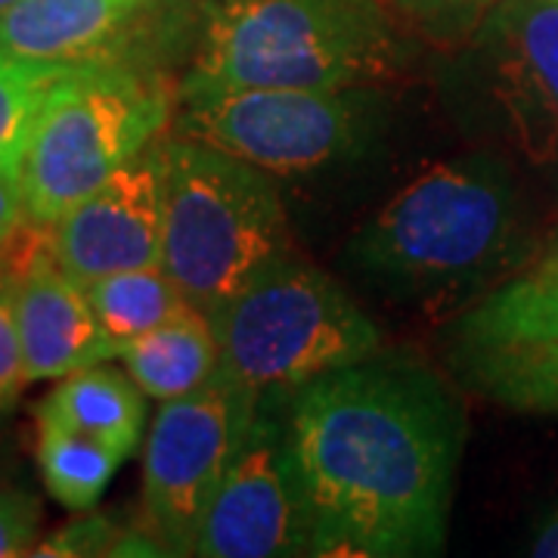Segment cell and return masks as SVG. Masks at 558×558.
<instances>
[{
	"label": "cell",
	"mask_w": 558,
	"mask_h": 558,
	"mask_svg": "<svg viewBox=\"0 0 558 558\" xmlns=\"http://www.w3.org/2000/svg\"><path fill=\"white\" fill-rule=\"evenodd\" d=\"M72 428L106 444L112 453L128 459L137 450L146 425V395L128 369H112L106 363L78 369L53 388L44 400Z\"/></svg>",
	"instance_id": "16"
},
{
	"label": "cell",
	"mask_w": 558,
	"mask_h": 558,
	"mask_svg": "<svg viewBox=\"0 0 558 558\" xmlns=\"http://www.w3.org/2000/svg\"><path fill=\"white\" fill-rule=\"evenodd\" d=\"M531 556L558 558V509L539 524L537 537L531 539Z\"/></svg>",
	"instance_id": "25"
},
{
	"label": "cell",
	"mask_w": 558,
	"mask_h": 558,
	"mask_svg": "<svg viewBox=\"0 0 558 558\" xmlns=\"http://www.w3.org/2000/svg\"><path fill=\"white\" fill-rule=\"evenodd\" d=\"M165 245V146L153 143L121 165L87 199L50 227V255L81 286L161 267Z\"/></svg>",
	"instance_id": "12"
},
{
	"label": "cell",
	"mask_w": 558,
	"mask_h": 558,
	"mask_svg": "<svg viewBox=\"0 0 558 558\" xmlns=\"http://www.w3.org/2000/svg\"><path fill=\"white\" fill-rule=\"evenodd\" d=\"M161 270L215 317L264 267L289 255L274 174L199 140H165Z\"/></svg>",
	"instance_id": "3"
},
{
	"label": "cell",
	"mask_w": 558,
	"mask_h": 558,
	"mask_svg": "<svg viewBox=\"0 0 558 558\" xmlns=\"http://www.w3.org/2000/svg\"><path fill=\"white\" fill-rule=\"evenodd\" d=\"M35 418H38L40 478L47 484L50 497L72 512L94 509L121 465V457L100 440L72 428L44 400L35 410Z\"/></svg>",
	"instance_id": "17"
},
{
	"label": "cell",
	"mask_w": 558,
	"mask_h": 558,
	"mask_svg": "<svg viewBox=\"0 0 558 558\" xmlns=\"http://www.w3.org/2000/svg\"><path fill=\"white\" fill-rule=\"evenodd\" d=\"M289 398H260L255 422L208 502L202 558L311 556V521L286 444Z\"/></svg>",
	"instance_id": "11"
},
{
	"label": "cell",
	"mask_w": 558,
	"mask_h": 558,
	"mask_svg": "<svg viewBox=\"0 0 558 558\" xmlns=\"http://www.w3.org/2000/svg\"><path fill=\"white\" fill-rule=\"evenodd\" d=\"M258 398L218 369L193 395L165 400L143 457V524L168 556H196L202 519L240 453Z\"/></svg>",
	"instance_id": "7"
},
{
	"label": "cell",
	"mask_w": 558,
	"mask_h": 558,
	"mask_svg": "<svg viewBox=\"0 0 558 558\" xmlns=\"http://www.w3.org/2000/svg\"><path fill=\"white\" fill-rule=\"evenodd\" d=\"M3 282H7V277H3V267H0V286H3Z\"/></svg>",
	"instance_id": "29"
},
{
	"label": "cell",
	"mask_w": 558,
	"mask_h": 558,
	"mask_svg": "<svg viewBox=\"0 0 558 558\" xmlns=\"http://www.w3.org/2000/svg\"><path fill=\"white\" fill-rule=\"evenodd\" d=\"M537 270H546V274H558V236L553 240V245L546 248V255L537 264Z\"/></svg>",
	"instance_id": "26"
},
{
	"label": "cell",
	"mask_w": 558,
	"mask_h": 558,
	"mask_svg": "<svg viewBox=\"0 0 558 558\" xmlns=\"http://www.w3.org/2000/svg\"><path fill=\"white\" fill-rule=\"evenodd\" d=\"M220 369L255 398H292L326 373L376 357L379 326L339 282L292 252L211 317Z\"/></svg>",
	"instance_id": "4"
},
{
	"label": "cell",
	"mask_w": 558,
	"mask_h": 558,
	"mask_svg": "<svg viewBox=\"0 0 558 558\" xmlns=\"http://www.w3.org/2000/svg\"><path fill=\"white\" fill-rule=\"evenodd\" d=\"M469 50L494 131L524 161L558 165V0H499Z\"/></svg>",
	"instance_id": "10"
},
{
	"label": "cell",
	"mask_w": 558,
	"mask_h": 558,
	"mask_svg": "<svg viewBox=\"0 0 558 558\" xmlns=\"http://www.w3.org/2000/svg\"><path fill=\"white\" fill-rule=\"evenodd\" d=\"M84 292L116 348L193 311L190 299L161 267L109 274L87 282Z\"/></svg>",
	"instance_id": "18"
},
{
	"label": "cell",
	"mask_w": 558,
	"mask_h": 558,
	"mask_svg": "<svg viewBox=\"0 0 558 558\" xmlns=\"http://www.w3.org/2000/svg\"><path fill=\"white\" fill-rule=\"evenodd\" d=\"M519 230L515 186L497 159L428 165L351 242L373 277L438 286L497 267Z\"/></svg>",
	"instance_id": "6"
},
{
	"label": "cell",
	"mask_w": 558,
	"mask_h": 558,
	"mask_svg": "<svg viewBox=\"0 0 558 558\" xmlns=\"http://www.w3.org/2000/svg\"><path fill=\"white\" fill-rule=\"evenodd\" d=\"M450 363L481 398L558 416V274L531 270L457 323Z\"/></svg>",
	"instance_id": "9"
},
{
	"label": "cell",
	"mask_w": 558,
	"mask_h": 558,
	"mask_svg": "<svg viewBox=\"0 0 558 558\" xmlns=\"http://www.w3.org/2000/svg\"><path fill=\"white\" fill-rule=\"evenodd\" d=\"M13 314L28 381L65 379L119 357L84 286L53 255H38L13 282Z\"/></svg>",
	"instance_id": "13"
},
{
	"label": "cell",
	"mask_w": 558,
	"mask_h": 558,
	"mask_svg": "<svg viewBox=\"0 0 558 558\" xmlns=\"http://www.w3.org/2000/svg\"><path fill=\"white\" fill-rule=\"evenodd\" d=\"M418 28L438 38L472 35L499 0H385Z\"/></svg>",
	"instance_id": "20"
},
{
	"label": "cell",
	"mask_w": 558,
	"mask_h": 558,
	"mask_svg": "<svg viewBox=\"0 0 558 558\" xmlns=\"http://www.w3.org/2000/svg\"><path fill=\"white\" fill-rule=\"evenodd\" d=\"M156 0H20L0 13V57L40 65H78L106 53Z\"/></svg>",
	"instance_id": "14"
},
{
	"label": "cell",
	"mask_w": 558,
	"mask_h": 558,
	"mask_svg": "<svg viewBox=\"0 0 558 558\" xmlns=\"http://www.w3.org/2000/svg\"><path fill=\"white\" fill-rule=\"evenodd\" d=\"M168 119L171 97L159 78L109 60L72 65L50 87L25 146L20 186L28 223L50 230L153 146Z\"/></svg>",
	"instance_id": "5"
},
{
	"label": "cell",
	"mask_w": 558,
	"mask_h": 558,
	"mask_svg": "<svg viewBox=\"0 0 558 558\" xmlns=\"http://www.w3.org/2000/svg\"><path fill=\"white\" fill-rule=\"evenodd\" d=\"M119 527L109 515H87L60 527L57 534L40 539L32 556L75 558V556H112V546L119 539Z\"/></svg>",
	"instance_id": "21"
},
{
	"label": "cell",
	"mask_w": 558,
	"mask_h": 558,
	"mask_svg": "<svg viewBox=\"0 0 558 558\" xmlns=\"http://www.w3.org/2000/svg\"><path fill=\"white\" fill-rule=\"evenodd\" d=\"M462 413L435 376L360 360L299 388L286 444L311 556H438L447 543Z\"/></svg>",
	"instance_id": "1"
},
{
	"label": "cell",
	"mask_w": 558,
	"mask_h": 558,
	"mask_svg": "<svg viewBox=\"0 0 558 558\" xmlns=\"http://www.w3.org/2000/svg\"><path fill=\"white\" fill-rule=\"evenodd\" d=\"M38 499L16 487H0V558L32 556L38 546Z\"/></svg>",
	"instance_id": "22"
},
{
	"label": "cell",
	"mask_w": 558,
	"mask_h": 558,
	"mask_svg": "<svg viewBox=\"0 0 558 558\" xmlns=\"http://www.w3.org/2000/svg\"><path fill=\"white\" fill-rule=\"evenodd\" d=\"M119 357L128 376L143 388V395L165 403L193 395L218 373V332L211 317L193 307L146 336L124 341Z\"/></svg>",
	"instance_id": "15"
},
{
	"label": "cell",
	"mask_w": 558,
	"mask_h": 558,
	"mask_svg": "<svg viewBox=\"0 0 558 558\" xmlns=\"http://www.w3.org/2000/svg\"><path fill=\"white\" fill-rule=\"evenodd\" d=\"M156 3H159V7H161V3H180V0H156Z\"/></svg>",
	"instance_id": "28"
},
{
	"label": "cell",
	"mask_w": 558,
	"mask_h": 558,
	"mask_svg": "<svg viewBox=\"0 0 558 558\" xmlns=\"http://www.w3.org/2000/svg\"><path fill=\"white\" fill-rule=\"evenodd\" d=\"M25 223H28V215H25L20 178H13L7 168H0V252L7 245H13Z\"/></svg>",
	"instance_id": "24"
},
{
	"label": "cell",
	"mask_w": 558,
	"mask_h": 558,
	"mask_svg": "<svg viewBox=\"0 0 558 558\" xmlns=\"http://www.w3.org/2000/svg\"><path fill=\"white\" fill-rule=\"evenodd\" d=\"M25 381L28 376H25L20 329L13 314V282H3L0 286V413L13 410Z\"/></svg>",
	"instance_id": "23"
},
{
	"label": "cell",
	"mask_w": 558,
	"mask_h": 558,
	"mask_svg": "<svg viewBox=\"0 0 558 558\" xmlns=\"http://www.w3.org/2000/svg\"><path fill=\"white\" fill-rule=\"evenodd\" d=\"M72 65H40L0 57V168L20 178L25 146L50 87Z\"/></svg>",
	"instance_id": "19"
},
{
	"label": "cell",
	"mask_w": 558,
	"mask_h": 558,
	"mask_svg": "<svg viewBox=\"0 0 558 558\" xmlns=\"http://www.w3.org/2000/svg\"><path fill=\"white\" fill-rule=\"evenodd\" d=\"M398 65L400 38L381 0H208L180 84L357 90Z\"/></svg>",
	"instance_id": "2"
},
{
	"label": "cell",
	"mask_w": 558,
	"mask_h": 558,
	"mask_svg": "<svg viewBox=\"0 0 558 558\" xmlns=\"http://www.w3.org/2000/svg\"><path fill=\"white\" fill-rule=\"evenodd\" d=\"M348 90L180 84L178 137L199 140L267 174H311L348 156L360 112Z\"/></svg>",
	"instance_id": "8"
},
{
	"label": "cell",
	"mask_w": 558,
	"mask_h": 558,
	"mask_svg": "<svg viewBox=\"0 0 558 558\" xmlns=\"http://www.w3.org/2000/svg\"><path fill=\"white\" fill-rule=\"evenodd\" d=\"M13 3H20V0H0V13H3L7 7H13Z\"/></svg>",
	"instance_id": "27"
}]
</instances>
